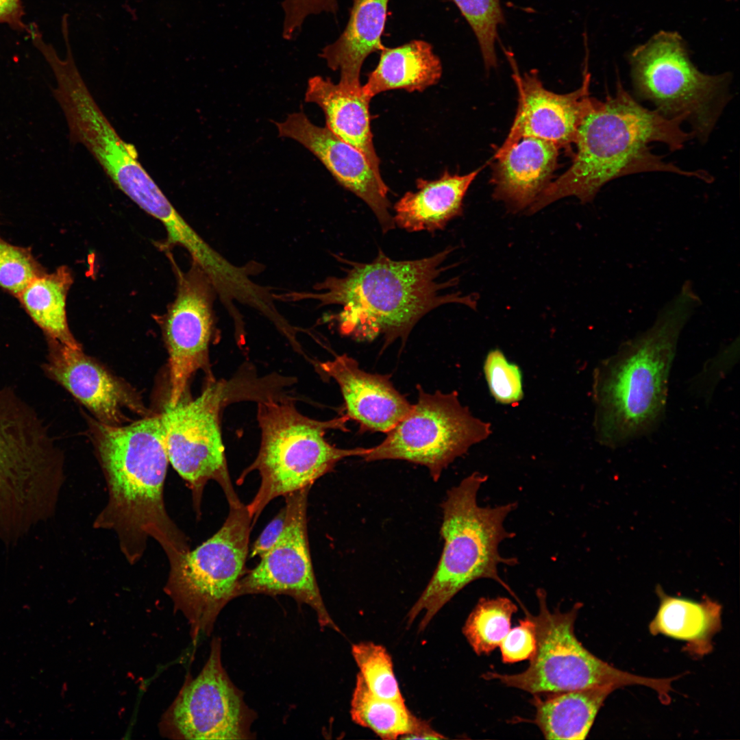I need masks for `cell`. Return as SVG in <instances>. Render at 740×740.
Instances as JSON below:
<instances>
[{
	"mask_svg": "<svg viewBox=\"0 0 740 740\" xmlns=\"http://www.w3.org/2000/svg\"><path fill=\"white\" fill-rule=\"evenodd\" d=\"M683 122L642 106L618 80L613 96L603 101L592 98L577 130L571 165L547 185L528 213L569 196L591 202L606 183L634 173L667 172L713 182L707 171L684 170L651 151L652 142L665 143L673 151L681 149L693 138L682 128Z\"/></svg>",
	"mask_w": 740,
	"mask_h": 740,
	"instance_id": "obj_1",
	"label": "cell"
},
{
	"mask_svg": "<svg viewBox=\"0 0 740 740\" xmlns=\"http://www.w3.org/2000/svg\"><path fill=\"white\" fill-rule=\"evenodd\" d=\"M92 432L108 490V502L94 526L115 532L130 563L141 558L150 538L169 561L188 550L186 537L164 506L169 461L161 415L127 426L94 421Z\"/></svg>",
	"mask_w": 740,
	"mask_h": 740,
	"instance_id": "obj_2",
	"label": "cell"
},
{
	"mask_svg": "<svg viewBox=\"0 0 740 740\" xmlns=\"http://www.w3.org/2000/svg\"><path fill=\"white\" fill-rule=\"evenodd\" d=\"M700 300L689 285L654 324L623 343L593 373L594 428L616 448L651 434L665 416L669 380L680 333Z\"/></svg>",
	"mask_w": 740,
	"mask_h": 740,
	"instance_id": "obj_3",
	"label": "cell"
},
{
	"mask_svg": "<svg viewBox=\"0 0 740 740\" xmlns=\"http://www.w3.org/2000/svg\"><path fill=\"white\" fill-rule=\"evenodd\" d=\"M454 248L419 260L396 261L380 249L371 262L344 260L345 275L330 277L317 286L318 293L306 297L321 305L336 304L334 316L340 332L356 340L372 341L383 336L385 345L400 338L405 342L412 328L426 314L446 304L457 303L475 309L476 295L443 293L458 278L439 282L446 269L442 264Z\"/></svg>",
	"mask_w": 740,
	"mask_h": 740,
	"instance_id": "obj_4",
	"label": "cell"
},
{
	"mask_svg": "<svg viewBox=\"0 0 740 740\" xmlns=\"http://www.w3.org/2000/svg\"><path fill=\"white\" fill-rule=\"evenodd\" d=\"M487 478L486 475L473 472L450 489L441 504V556L428 584L407 615V625L410 626L423 613L419 631L428 626L454 596L476 580H493L514 595L500 578L498 566L515 565L517 560L502 556L499 545L515 535L508 532L504 523L517 504L510 502L494 507L480 506L478 493Z\"/></svg>",
	"mask_w": 740,
	"mask_h": 740,
	"instance_id": "obj_5",
	"label": "cell"
},
{
	"mask_svg": "<svg viewBox=\"0 0 740 740\" xmlns=\"http://www.w3.org/2000/svg\"><path fill=\"white\" fill-rule=\"evenodd\" d=\"M257 419L261 430L259 451L254 461L239 476L241 485L250 472L257 470L260 485L246 508L253 526L269 503L313 484L334 470L342 459L363 456L369 448L342 449L331 445L325 435L329 430L347 431L345 415L319 421L302 415L291 400L268 397L260 400Z\"/></svg>",
	"mask_w": 740,
	"mask_h": 740,
	"instance_id": "obj_6",
	"label": "cell"
},
{
	"mask_svg": "<svg viewBox=\"0 0 740 740\" xmlns=\"http://www.w3.org/2000/svg\"><path fill=\"white\" fill-rule=\"evenodd\" d=\"M539 611L526 615L536 628V650L528 668L515 674L488 671L485 680H498L503 684L533 695L554 693L597 687L616 689L639 684L656 691L661 700L669 698L672 678H652L623 671L604 662L588 651L574 633V624L581 606L576 603L565 613L548 608L546 593L536 591Z\"/></svg>",
	"mask_w": 740,
	"mask_h": 740,
	"instance_id": "obj_7",
	"label": "cell"
},
{
	"mask_svg": "<svg viewBox=\"0 0 740 740\" xmlns=\"http://www.w3.org/2000/svg\"><path fill=\"white\" fill-rule=\"evenodd\" d=\"M635 95L669 119L680 118L706 143L728 102L729 73L708 75L690 59L679 34L661 31L629 55Z\"/></svg>",
	"mask_w": 740,
	"mask_h": 740,
	"instance_id": "obj_8",
	"label": "cell"
},
{
	"mask_svg": "<svg viewBox=\"0 0 740 740\" xmlns=\"http://www.w3.org/2000/svg\"><path fill=\"white\" fill-rule=\"evenodd\" d=\"M253 528L246 506H230L220 529L195 549L169 562L165 591L181 612L196 641L209 635L225 606L237 597Z\"/></svg>",
	"mask_w": 740,
	"mask_h": 740,
	"instance_id": "obj_9",
	"label": "cell"
},
{
	"mask_svg": "<svg viewBox=\"0 0 740 740\" xmlns=\"http://www.w3.org/2000/svg\"><path fill=\"white\" fill-rule=\"evenodd\" d=\"M243 380L210 378L197 397L168 404L160 414L169 461L192 491L197 514L209 480L220 485L229 506L243 504L228 472L220 426L221 411L228 403L254 395L250 383Z\"/></svg>",
	"mask_w": 740,
	"mask_h": 740,
	"instance_id": "obj_10",
	"label": "cell"
},
{
	"mask_svg": "<svg viewBox=\"0 0 740 740\" xmlns=\"http://www.w3.org/2000/svg\"><path fill=\"white\" fill-rule=\"evenodd\" d=\"M56 79L52 93L66 117L72 144H82L114 185L146 212L166 197L138 161L136 147L125 142L101 112L76 66L71 48L60 58H47Z\"/></svg>",
	"mask_w": 740,
	"mask_h": 740,
	"instance_id": "obj_11",
	"label": "cell"
},
{
	"mask_svg": "<svg viewBox=\"0 0 740 740\" xmlns=\"http://www.w3.org/2000/svg\"><path fill=\"white\" fill-rule=\"evenodd\" d=\"M418 400L384 441L362 456L366 461L402 460L427 467L434 481L456 458L491 433L489 423L461 404L456 391L428 393Z\"/></svg>",
	"mask_w": 740,
	"mask_h": 740,
	"instance_id": "obj_12",
	"label": "cell"
},
{
	"mask_svg": "<svg viewBox=\"0 0 740 740\" xmlns=\"http://www.w3.org/2000/svg\"><path fill=\"white\" fill-rule=\"evenodd\" d=\"M221 640L195 678L187 679L160 722L161 735L173 739H251L255 713L221 663Z\"/></svg>",
	"mask_w": 740,
	"mask_h": 740,
	"instance_id": "obj_13",
	"label": "cell"
},
{
	"mask_svg": "<svg viewBox=\"0 0 740 740\" xmlns=\"http://www.w3.org/2000/svg\"><path fill=\"white\" fill-rule=\"evenodd\" d=\"M61 467L37 413L12 389L0 390V504L13 500L22 508L38 505L47 495L43 489L49 491L42 485L60 482Z\"/></svg>",
	"mask_w": 740,
	"mask_h": 740,
	"instance_id": "obj_14",
	"label": "cell"
},
{
	"mask_svg": "<svg viewBox=\"0 0 740 740\" xmlns=\"http://www.w3.org/2000/svg\"><path fill=\"white\" fill-rule=\"evenodd\" d=\"M307 487L285 496L286 521L277 543L241 578L237 597L287 595L315 612L322 629L340 632L325 606L315 578L308 536Z\"/></svg>",
	"mask_w": 740,
	"mask_h": 740,
	"instance_id": "obj_15",
	"label": "cell"
},
{
	"mask_svg": "<svg viewBox=\"0 0 740 740\" xmlns=\"http://www.w3.org/2000/svg\"><path fill=\"white\" fill-rule=\"evenodd\" d=\"M177 271L176 296L162 318L169 352L171 406L182 399L191 376L208 367L217 293L208 275L195 263L186 273Z\"/></svg>",
	"mask_w": 740,
	"mask_h": 740,
	"instance_id": "obj_16",
	"label": "cell"
},
{
	"mask_svg": "<svg viewBox=\"0 0 740 740\" xmlns=\"http://www.w3.org/2000/svg\"><path fill=\"white\" fill-rule=\"evenodd\" d=\"M280 137L293 139L312 153L345 188L363 200L386 233L395 228L390 213L388 187L357 149L336 136L326 126L312 123L303 111L275 122Z\"/></svg>",
	"mask_w": 740,
	"mask_h": 740,
	"instance_id": "obj_17",
	"label": "cell"
},
{
	"mask_svg": "<svg viewBox=\"0 0 740 740\" xmlns=\"http://www.w3.org/2000/svg\"><path fill=\"white\" fill-rule=\"evenodd\" d=\"M506 54L512 66L518 90L517 111L507 138L497 151H502L524 137L540 138L558 149L574 143L578 128L587 112L590 73L585 71L582 86L567 94L547 90L536 71L521 75L510 51Z\"/></svg>",
	"mask_w": 740,
	"mask_h": 740,
	"instance_id": "obj_18",
	"label": "cell"
},
{
	"mask_svg": "<svg viewBox=\"0 0 740 740\" xmlns=\"http://www.w3.org/2000/svg\"><path fill=\"white\" fill-rule=\"evenodd\" d=\"M47 341L45 373L91 411L98 421L121 426L125 410L144 413L140 399L132 389L82 349Z\"/></svg>",
	"mask_w": 740,
	"mask_h": 740,
	"instance_id": "obj_19",
	"label": "cell"
},
{
	"mask_svg": "<svg viewBox=\"0 0 740 740\" xmlns=\"http://www.w3.org/2000/svg\"><path fill=\"white\" fill-rule=\"evenodd\" d=\"M319 365L338 384L346 416L356 421L361 430L387 433L412 410V404L395 389L388 375L364 371L346 354Z\"/></svg>",
	"mask_w": 740,
	"mask_h": 740,
	"instance_id": "obj_20",
	"label": "cell"
},
{
	"mask_svg": "<svg viewBox=\"0 0 740 740\" xmlns=\"http://www.w3.org/2000/svg\"><path fill=\"white\" fill-rule=\"evenodd\" d=\"M558 148L534 137H524L496 151L491 182L493 198L513 212L528 208L551 182Z\"/></svg>",
	"mask_w": 740,
	"mask_h": 740,
	"instance_id": "obj_21",
	"label": "cell"
},
{
	"mask_svg": "<svg viewBox=\"0 0 740 740\" xmlns=\"http://www.w3.org/2000/svg\"><path fill=\"white\" fill-rule=\"evenodd\" d=\"M389 0H353L347 24L340 36L319 54L332 70L340 71L338 84L352 90H361L360 73L365 59L384 46V30Z\"/></svg>",
	"mask_w": 740,
	"mask_h": 740,
	"instance_id": "obj_22",
	"label": "cell"
},
{
	"mask_svg": "<svg viewBox=\"0 0 740 740\" xmlns=\"http://www.w3.org/2000/svg\"><path fill=\"white\" fill-rule=\"evenodd\" d=\"M482 169L463 175L445 171L434 180H417V190L406 193L394 206L395 225L411 232L443 230L463 214V199Z\"/></svg>",
	"mask_w": 740,
	"mask_h": 740,
	"instance_id": "obj_23",
	"label": "cell"
},
{
	"mask_svg": "<svg viewBox=\"0 0 740 740\" xmlns=\"http://www.w3.org/2000/svg\"><path fill=\"white\" fill-rule=\"evenodd\" d=\"M305 101L323 110L326 127L343 141L359 150L374 171L381 175L371 130L369 101L359 91L334 84L330 78L317 75L307 84Z\"/></svg>",
	"mask_w": 740,
	"mask_h": 740,
	"instance_id": "obj_24",
	"label": "cell"
},
{
	"mask_svg": "<svg viewBox=\"0 0 740 740\" xmlns=\"http://www.w3.org/2000/svg\"><path fill=\"white\" fill-rule=\"evenodd\" d=\"M441 75L442 64L432 45L413 40L393 48L384 47L378 66L368 74L361 91L369 100L391 90L422 92L436 84Z\"/></svg>",
	"mask_w": 740,
	"mask_h": 740,
	"instance_id": "obj_25",
	"label": "cell"
},
{
	"mask_svg": "<svg viewBox=\"0 0 740 740\" xmlns=\"http://www.w3.org/2000/svg\"><path fill=\"white\" fill-rule=\"evenodd\" d=\"M611 686L548 693L545 699L534 695V724L546 739H586Z\"/></svg>",
	"mask_w": 740,
	"mask_h": 740,
	"instance_id": "obj_26",
	"label": "cell"
},
{
	"mask_svg": "<svg viewBox=\"0 0 740 740\" xmlns=\"http://www.w3.org/2000/svg\"><path fill=\"white\" fill-rule=\"evenodd\" d=\"M73 282L71 270L60 266L35 279L16 299L47 341L82 349L70 330L66 317V297Z\"/></svg>",
	"mask_w": 740,
	"mask_h": 740,
	"instance_id": "obj_27",
	"label": "cell"
},
{
	"mask_svg": "<svg viewBox=\"0 0 740 740\" xmlns=\"http://www.w3.org/2000/svg\"><path fill=\"white\" fill-rule=\"evenodd\" d=\"M661 604L650 624L652 633L684 640L694 644L707 643L720 625L721 608L706 598L702 602L667 595L660 587Z\"/></svg>",
	"mask_w": 740,
	"mask_h": 740,
	"instance_id": "obj_28",
	"label": "cell"
},
{
	"mask_svg": "<svg viewBox=\"0 0 740 740\" xmlns=\"http://www.w3.org/2000/svg\"><path fill=\"white\" fill-rule=\"evenodd\" d=\"M350 715L356 724L373 731L381 739L393 740L416 733L428 723L415 716L405 702L378 697L356 675L352 693Z\"/></svg>",
	"mask_w": 740,
	"mask_h": 740,
	"instance_id": "obj_29",
	"label": "cell"
},
{
	"mask_svg": "<svg viewBox=\"0 0 740 740\" xmlns=\"http://www.w3.org/2000/svg\"><path fill=\"white\" fill-rule=\"evenodd\" d=\"M517 606L508 598L480 599L463 628L468 643L478 655L489 654L508 632Z\"/></svg>",
	"mask_w": 740,
	"mask_h": 740,
	"instance_id": "obj_30",
	"label": "cell"
},
{
	"mask_svg": "<svg viewBox=\"0 0 740 740\" xmlns=\"http://www.w3.org/2000/svg\"><path fill=\"white\" fill-rule=\"evenodd\" d=\"M352 655L369 690L374 695L405 702L395 677L393 661L386 649L370 641L352 646Z\"/></svg>",
	"mask_w": 740,
	"mask_h": 740,
	"instance_id": "obj_31",
	"label": "cell"
},
{
	"mask_svg": "<svg viewBox=\"0 0 740 740\" xmlns=\"http://www.w3.org/2000/svg\"><path fill=\"white\" fill-rule=\"evenodd\" d=\"M472 29L486 70L497 64V29L505 23L500 0H452Z\"/></svg>",
	"mask_w": 740,
	"mask_h": 740,
	"instance_id": "obj_32",
	"label": "cell"
},
{
	"mask_svg": "<svg viewBox=\"0 0 740 740\" xmlns=\"http://www.w3.org/2000/svg\"><path fill=\"white\" fill-rule=\"evenodd\" d=\"M47 273L30 247L14 245L0 237V288L17 298L35 279Z\"/></svg>",
	"mask_w": 740,
	"mask_h": 740,
	"instance_id": "obj_33",
	"label": "cell"
},
{
	"mask_svg": "<svg viewBox=\"0 0 740 740\" xmlns=\"http://www.w3.org/2000/svg\"><path fill=\"white\" fill-rule=\"evenodd\" d=\"M483 372L490 393L501 404H513L523 397L522 373L509 362L499 349L489 351L483 363Z\"/></svg>",
	"mask_w": 740,
	"mask_h": 740,
	"instance_id": "obj_34",
	"label": "cell"
},
{
	"mask_svg": "<svg viewBox=\"0 0 740 740\" xmlns=\"http://www.w3.org/2000/svg\"><path fill=\"white\" fill-rule=\"evenodd\" d=\"M504 663L530 660L536 650V628L529 617L519 620V626L510 629L500 644Z\"/></svg>",
	"mask_w": 740,
	"mask_h": 740,
	"instance_id": "obj_35",
	"label": "cell"
},
{
	"mask_svg": "<svg viewBox=\"0 0 740 740\" xmlns=\"http://www.w3.org/2000/svg\"><path fill=\"white\" fill-rule=\"evenodd\" d=\"M286 509L285 506L267 525L255 541L249 554L250 558L261 557L278 541L286 525Z\"/></svg>",
	"mask_w": 740,
	"mask_h": 740,
	"instance_id": "obj_36",
	"label": "cell"
},
{
	"mask_svg": "<svg viewBox=\"0 0 740 740\" xmlns=\"http://www.w3.org/2000/svg\"><path fill=\"white\" fill-rule=\"evenodd\" d=\"M20 9V0H0V22L10 21Z\"/></svg>",
	"mask_w": 740,
	"mask_h": 740,
	"instance_id": "obj_37",
	"label": "cell"
},
{
	"mask_svg": "<svg viewBox=\"0 0 740 740\" xmlns=\"http://www.w3.org/2000/svg\"><path fill=\"white\" fill-rule=\"evenodd\" d=\"M305 1H310V2H313V3H330V2L334 1V0H305Z\"/></svg>",
	"mask_w": 740,
	"mask_h": 740,
	"instance_id": "obj_38",
	"label": "cell"
}]
</instances>
